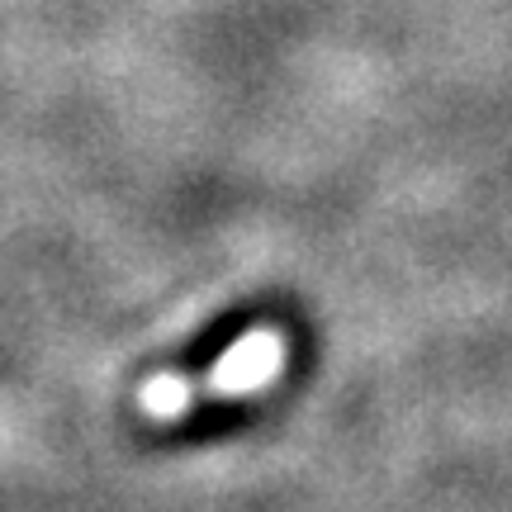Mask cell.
<instances>
[{"label": "cell", "mask_w": 512, "mask_h": 512, "mask_svg": "<svg viewBox=\"0 0 512 512\" xmlns=\"http://www.w3.org/2000/svg\"><path fill=\"white\" fill-rule=\"evenodd\" d=\"M252 418H261V408L247 399H204L195 408H185L176 422H162L157 432L166 441H219V437H233Z\"/></svg>", "instance_id": "cell-2"}, {"label": "cell", "mask_w": 512, "mask_h": 512, "mask_svg": "<svg viewBox=\"0 0 512 512\" xmlns=\"http://www.w3.org/2000/svg\"><path fill=\"white\" fill-rule=\"evenodd\" d=\"M266 318V309L261 304H233V309H223L214 313L209 323H204L190 342H185L181 351H176V361H171V370L176 375H185V380H200V375H209V370L219 366L228 351L238 347L242 337L256 328Z\"/></svg>", "instance_id": "cell-1"}]
</instances>
